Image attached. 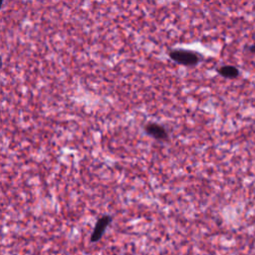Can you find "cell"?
Returning a JSON list of instances; mask_svg holds the SVG:
<instances>
[{
    "instance_id": "6da1fadb",
    "label": "cell",
    "mask_w": 255,
    "mask_h": 255,
    "mask_svg": "<svg viewBox=\"0 0 255 255\" xmlns=\"http://www.w3.org/2000/svg\"><path fill=\"white\" fill-rule=\"evenodd\" d=\"M168 57L174 63L186 67L195 66L201 60V55H199L198 53L184 49L171 50L168 52Z\"/></svg>"
},
{
    "instance_id": "7a4b0ae2",
    "label": "cell",
    "mask_w": 255,
    "mask_h": 255,
    "mask_svg": "<svg viewBox=\"0 0 255 255\" xmlns=\"http://www.w3.org/2000/svg\"><path fill=\"white\" fill-rule=\"evenodd\" d=\"M112 220H113V217L109 214L103 215L98 219V221L94 227V230L91 234V237H90L91 243H96L103 237L107 227L110 225Z\"/></svg>"
},
{
    "instance_id": "3957f363",
    "label": "cell",
    "mask_w": 255,
    "mask_h": 255,
    "mask_svg": "<svg viewBox=\"0 0 255 255\" xmlns=\"http://www.w3.org/2000/svg\"><path fill=\"white\" fill-rule=\"evenodd\" d=\"M144 131L156 140H167L168 132L165 128L156 123H148L143 127Z\"/></svg>"
},
{
    "instance_id": "277c9868",
    "label": "cell",
    "mask_w": 255,
    "mask_h": 255,
    "mask_svg": "<svg viewBox=\"0 0 255 255\" xmlns=\"http://www.w3.org/2000/svg\"><path fill=\"white\" fill-rule=\"evenodd\" d=\"M217 73L226 79H235L239 76V70L232 65H224L217 69Z\"/></svg>"
},
{
    "instance_id": "5b68a950",
    "label": "cell",
    "mask_w": 255,
    "mask_h": 255,
    "mask_svg": "<svg viewBox=\"0 0 255 255\" xmlns=\"http://www.w3.org/2000/svg\"><path fill=\"white\" fill-rule=\"evenodd\" d=\"M248 50H249L250 52H252V53H254V54H255V44H253V45L249 46V47H248Z\"/></svg>"
}]
</instances>
